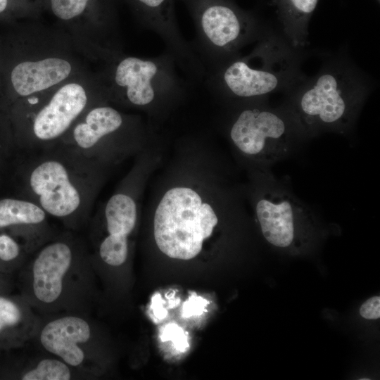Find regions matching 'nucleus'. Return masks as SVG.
I'll use <instances>...</instances> for the list:
<instances>
[{
  "label": "nucleus",
  "instance_id": "18",
  "mask_svg": "<svg viewBox=\"0 0 380 380\" xmlns=\"http://www.w3.org/2000/svg\"><path fill=\"white\" fill-rule=\"evenodd\" d=\"M40 322L41 315L24 298L18 303L0 296V334L6 330H17L31 341Z\"/></svg>",
  "mask_w": 380,
  "mask_h": 380
},
{
  "label": "nucleus",
  "instance_id": "22",
  "mask_svg": "<svg viewBox=\"0 0 380 380\" xmlns=\"http://www.w3.org/2000/svg\"><path fill=\"white\" fill-rule=\"evenodd\" d=\"M163 340H168L174 342L175 347L184 351L188 346L186 337L181 328L175 324H170L164 328L163 332Z\"/></svg>",
  "mask_w": 380,
  "mask_h": 380
},
{
  "label": "nucleus",
  "instance_id": "26",
  "mask_svg": "<svg viewBox=\"0 0 380 380\" xmlns=\"http://www.w3.org/2000/svg\"><path fill=\"white\" fill-rule=\"evenodd\" d=\"M376 1H377L378 3H379V1H380V0H376Z\"/></svg>",
  "mask_w": 380,
  "mask_h": 380
},
{
  "label": "nucleus",
  "instance_id": "6",
  "mask_svg": "<svg viewBox=\"0 0 380 380\" xmlns=\"http://www.w3.org/2000/svg\"><path fill=\"white\" fill-rule=\"evenodd\" d=\"M167 51L151 58L123 52L103 62L96 72L108 102L125 110L145 114L155 129L184 100L187 86Z\"/></svg>",
  "mask_w": 380,
  "mask_h": 380
},
{
  "label": "nucleus",
  "instance_id": "3",
  "mask_svg": "<svg viewBox=\"0 0 380 380\" xmlns=\"http://www.w3.org/2000/svg\"><path fill=\"white\" fill-rule=\"evenodd\" d=\"M111 170L56 144L37 151L25 165V198L68 229L76 230L90 220L95 200Z\"/></svg>",
  "mask_w": 380,
  "mask_h": 380
},
{
  "label": "nucleus",
  "instance_id": "24",
  "mask_svg": "<svg viewBox=\"0 0 380 380\" xmlns=\"http://www.w3.org/2000/svg\"><path fill=\"white\" fill-rule=\"evenodd\" d=\"M207 301L203 298L193 296L190 298L184 304L182 309V316L189 317L197 314H201L204 310Z\"/></svg>",
  "mask_w": 380,
  "mask_h": 380
},
{
  "label": "nucleus",
  "instance_id": "12",
  "mask_svg": "<svg viewBox=\"0 0 380 380\" xmlns=\"http://www.w3.org/2000/svg\"><path fill=\"white\" fill-rule=\"evenodd\" d=\"M244 186L247 203L252 209L265 240L287 248L300 239L298 228L312 224L314 217L308 205L279 182L267 167L248 168Z\"/></svg>",
  "mask_w": 380,
  "mask_h": 380
},
{
  "label": "nucleus",
  "instance_id": "8",
  "mask_svg": "<svg viewBox=\"0 0 380 380\" xmlns=\"http://www.w3.org/2000/svg\"><path fill=\"white\" fill-rule=\"evenodd\" d=\"M103 101L96 72L88 70L7 110L19 144L37 152L56 145L87 110Z\"/></svg>",
  "mask_w": 380,
  "mask_h": 380
},
{
  "label": "nucleus",
  "instance_id": "19",
  "mask_svg": "<svg viewBox=\"0 0 380 380\" xmlns=\"http://www.w3.org/2000/svg\"><path fill=\"white\" fill-rule=\"evenodd\" d=\"M31 358L22 372L23 380H70L82 378L74 369L56 356L45 353Z\"/></svg>",
  "mask_w": 380,
  "mask_h": 380
},
{
  "label": "nucleus",
  "instance_id": "11",
  "mask_svg": "<svg viewBox=\"0 0 380 380\" xmlns=\"http://www.w3.org/2000/svg\"><path fill=\"white\" fill-rule=\"evenodd\" d=\"M188 10L196 36L190 42L206 72L255 42L268 25L233 0H178ZM206 74V73H205Z\"/></svg>",
  "mask_w": 380,
  "mask_h": 380
},
{
  "label": "nucleus",
  "instance_id": "7",
  "mask_svg": "<svg viewBox=\"0 0 380 380\" xmlns=\"http://www.w3.org/2000/svg\"><path fill=\"white\" fill-rule=\"evenodd\" d=\"M164 153V144L159 139L135 156L130 169L92 217L90 239L94 252L90 253L94 269L100 265L118 268L127 262L145 192Z\"/></svg>",
  "mask_w": 380,
  "mask_h": 380
},
{
  "label": "nucleus",
  "instance_id": "23",
  "mask_svg": "<svg viewBox=\"0 0 380 380\" xmlns=\"http://www.w3.org/2000/svg\"><path fill=\"white\" fill-rule=\"evenodd\" d=\"M360 314L367 319H378L380 317V297L376 296L367 299L360 306Z\"/></svg>",
  "mask_w": 380,
  "mask_h": 380
},
{
  "label": "nucleus",
  "instance_id": "10",
  "mask_svg": "<svg viewBox=\"0 0 380 380\" xmlns=\"http://www.w3.org/2000/svg\"><path fill=\"white\" fill-rule=\"evenodd\" d=\"M158 139L141 115L103 101L87 110L57 144L113 169Z\"/></svg>",
  "mask_w": 380,
  "mask_h": 380
},
{
  "label": "nucleus",
  "instance_id": "16",
  "mask_svg": "<svg viewBox=\"0 0 380 380\" xmlns=\"http://www.w3.org/2000/svg\"><path fill=\"white\" fill-rule=\"evenodd\" d=\"M48 217L39 205L26 198L0 200V228L15 229L26 253L31 255L55 236Z\"/></svg>",
  "mask_w": 380,
  "mask_h": 380
},
{
  "label": "nucleus",
  "instance_id": "1",
  "mask_svg": "<svg viewBox=\"0 0 380 380\" xmlns=\"http://www.w3.org/2000/svg\"><path fill=\"white\" fill-rule=\"evenodd\" d=\"M90 61L59 27L19 25L0 37V102L12 104L88 70Z\"/></svg>",
  "mask_w": 380,
  "mask_h": 380
},
{
  "label": "nucleus",
  "instance_id": "2",
  "mask_svg": "<svg viewBox=\"0 0 380 380\" xmlns=\"http://www.w3.org/2000/svg\"><path fill=\"white\" fill-rule=\"evenodd\" d=\"M373 88L372 77L342 49L327 54L318 72L286 93L281 106L303 141L324 133L345 134Z\"/></svg>",
  "mask_w": 380,
  "mask_h": 380
},
{
  "label": "nucleus",
  "instance_id": "20",
  "mask_svg": "<svg viewBox=\"0 0 380 380\" xmlns=\"http://www.w3.org/2000/svg\"><path fill=\"white\" fill-rule=\"evenodd\" d=\"M37 9L25 0H0V20L13 21L37 14Z\"/></svg>",
  "mask_w": 380,
  "mask_h": 380
},
{
  "label": "nucleus",
  "instance_id": "17",
  "mask_svg": "<svg viewBox=\"0 0 380 380\" xmlns=\"http://www.w3.org/2000/svg\"><path fill=\"white\" fill-rule=\"evenodd\" d=\"M320 0H272L280 24V32L294 47L308 44L310 20Z\"/></svg>",
  "mask_w": 380,
  "mask_h": 380
},
{
  "label": "nucleus",
  "instance_id": "14",
  "mask_svg": "<svg viewBox=\"0 0 380 380\" xmlns=\"http://www.w3.org/2000/svg\"><path fill=\"white\" fill-rule=\"evenodd\" d=\"M97 331L89 314L61 312L41 315L32 339L44 353L57 357L89 378L98 371Z\"/></svg>",
  "mask_w": 380,
  "mask_h": 380
},
{
  "label": "nucleus",
  "instance_id": "4",
  "mask_svg": "<svg viewBox=\"0 0 380 380\" xmlns=\"http://www.w3.org/2000/svg\"><path fill=\"white\" fill-rule=\"evenodd\" d=\"M31 255L23 276V297L31 306L40 315L89 314L94 296V269L86 243L65 232Z\"/></svg>",
  "mask_w": 380,
  "mask_h": 380
},
{
  "label": "nucleus",
  "instance_id": "13",
  "mask_svg": "<svg viewBox=\"0 0 380 380\" xmlns=\"http://www.w3.org/2000/svg\"><path fill=\"white\" fill-rule=\"evenodd\" d=\"M59 28L90 61L105 62L122 51L116 0H44Z\"/></svg>",
  "mask_w": 380,
  "mask_h": 380
},
{
  "label": "nucleus",
  "instance_id": "9",
  "mask_svg": "<svg viewBox=\"0 0 380 380\" xmlns=\"http://www.w3.org/2000/svg\"><path fill=\"white\" fill-rule=\"evenodd\" d=\"M221 127L247 168L267 167L289 156L303 141L292 119L268 99L222 104Z\"/></svg>",
  "mask_w": 380,
  "mask_h": 380
},
{
  "label": "nucleus",
  "instance_id": "25",
  "mask_svg": "<svg viewBox=\"0 0 380 380\" xmlns=\"http://www.w3.org/2000/svg\"><path fill=\"white\" fill-rule=\"evenodd\" d=\"M163 301L161 299L160 294L157 293L153 296L151 309L153 315L158 320L163 319L167 315V311L163 308Z\"/></svg>",
  "mask_w": 380,
  "mask_h": 380
},
{
  "label": "nucleus",
  "instance_id": "5",
  "mask_svg": "<svg viewBox=\"0 0 380 380\" xmlns=\"http://www.w3.org/2000/svg\"><path fill=\"white\" fill-rule=\"evenodd\" d=\"M246 56L241 53L208 70L203 82L220 103L268 99L287 93L307 75L301 65L305 49L294 48L269 25Z\"/></svg>",
  "mask_w": 380,
  "mask_h": 380
},
{
  "label": "nucleus",
  "instance_id": "21",
  "mask_svg": "<svg viewBox=\"0 0 380 380\" xmlns=\"http://www.w3.org/2000/svg\"><path fill=\"white\" fill-rule=\"evenodd\" d=\"M25 253L22 246L12 236L0 234V260L5 263L12 262L20 260Z\"/></svg>",
  "mask_w": 380,
  "mask_h": 380
},
{
  "label": "nucleus",
  "instance_id": "15",
  "mask_svg": "<svg viewBox=\"0 0 380 380\" xmlns=\"http://www.w3.org/2000/svg\"><path fill=\"white\" fill-rule=\"evenodd\" d=\"M176 0H126L140 24L163 40L165 51L192 80L203 82L205 68L179 28Z\"/></svg>",
  "mask_w": 380,
  "mask_h": 380
}]
</instances>
